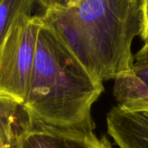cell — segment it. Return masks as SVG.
<instances>
[{"label":"cell","mask_w":148,"mask_h":148,"mask_svg":"<svg viewBox=\"0 0 148 148\" xmlns=\"http://www.w3.org/2000/svg\"><path fill=\"white\" fill-rule=\"evenodd\" d=\"M40 16L95 78L114 81L133 71L141 0H51Z\"/></svg>","instance_id":"6da1fadb"},{"label":"cell","mask_w":148,"mask_h":148,"mask_svg":"<svg viewBox=\"0 0 148 148\" xmlns=\"http://www.w3.org/2000/svg\"><path fill=\"white\" fill-rule=\"evenodd\" d=\"M103 91V82L95 78L43 23L24 101L31 114L54 127L94 131L92 107Z\"/></svg>","instance_id":"7a4b0ae2"},{"label":"cell","mask_w":148,"mask_h":148,"mask_svg":"<svg viewBox=\"0 0 148 148\" xmlns=\"http://www.w3.org/2000/svg\"><path fill=\"white\" fill-rule=\"evenodd\" d=\"M40 15L18 18L0 39V95L24 103L33 69Z\"/></svg>","instance_id":"3957f363"},{"label":"cell","mask_w":148,"mask_h":148,"mask_svg":"<svg viewBox=\"0 0 148 148\" xmlns=\"http://www.w3.org/2000/svg\"><path fill=\"white\" fill-rule=\"evenodd\" d=\"M17 148H113L105 136L94 131L63 128L35 119L31 128L20 140Z\"/></svg>","instance_id":"277c9868"},{"label":"cell","mask_w":148,"mask_h":148,"mask_svg":"<svg viewBox=\"0 0 148 148\" xmlns=\"http://www.w3.org/2000/svg\"><path fill=\"white\" fill-rule=\"evenodd\" d=\"M107 127L120 148H148V108L128 109L117 105L107 114Z\"/></svg>","instance_id":"5b68a950"},{"label":"cell","mask_w":148,"mask_h":148,"mask_svg":"<svg viewBox=\"0 0 148 148\" xmlns=\"http://www.w3.org/2000/svg\"><path fill=\"white\" fill-rule=\"evenodd\" d=\"M35 119L24 103L0 95V148H17Z\"/></svg>","instance_id":"8992f818"},{"label":"cell","mask_w":148,"mask_h":148,"mask_svg":"<svg viewBox=\"0 0 148 148\" xmlns=\"http://www.w3.org/2000/svg\"><path fill=\"white\" fill-rule=\"evenodd\" d=\"M114 96L125 108H148V62L134 63L132 72L115 79Z\"/></svg>","instance_id":"52a82bcc"},{"label":"cell","mask_w":148,"mask_h":148,"mask_svg":"<svg viewBox=\"0 0 148 148\" xmlns=\"http://www.w3.org/2000/svg\"><path fill=\"white\" fill-rule=\"evenodd\" d=\"M51 0H0V39L20 17L32 16L31 13L38 3L45 6Z\"/></svg>","instance_id":"ba28073f"},{"label":"cell","mask_w":148,"mask_h":148,"mask_svg":"<svg viewBox=\"0 0 148 148\" xmlns=\"http://www.w3.org/2000/svg\"><path fill=\"white\" fill-rule=\"evenodd\" d=\"M140 38L148 43V0H141V25Z\"/></svg>","instance_id":"9c48e42d"},{"label":"cell","mask_w":148,"mask_h":148,"mask_svg":"<svg viewBox=\"0 0 148 148\" xmlns=\"http://www.w3.org/2000/svg\"><path fill=\"white\" fill-rule=\"evenodd\" d=\"M148 62V43H144L142 48L134 56V63L140 64Z\"/></svg>","instance_id":"30bf717a"},{"label":"cell","mask_w":148,"mask_h":148,"mask_svg":"<svg viewBox=\"0 0 148 148\" xmlns=\"http://www.w3.org/2000/svg\"><path fill=\"white\" fill-rule=\"evenodd\" d=\"M73 1H75V0H62V2H63V3H71V2H73Z\"/></svg>","instance_id":"8fae6325"}]
</instances>
